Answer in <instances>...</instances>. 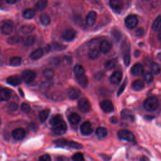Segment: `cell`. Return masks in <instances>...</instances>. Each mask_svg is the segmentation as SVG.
Returning a JSON list of instances; mask_svg holds the SVG:
<instances>
[{
  "instance_id": "cell-1",
  "label": "cell",
  "mask_w": 161,
  "mask_h": 161,
  "mask_svg": "<svg viewBox=\"0 0 161 161\" xmlns=\"http://www.w3.org/2000/svg\"><path fill=\"white\" fill-rule=\"evenodd\" d=\"M53 143L58 147H67L74 149H80L82 148V145L77 142H75L73 141H68L63 138L56 140L53 142Z\"/></svg>"
},
{
  "instance_id": "cell-2",
  "label": "cell",
  "mask_w": 161,
  "mask_h": 161,
  "mask_svg": "<svg viewBox=\"0 0 161 161\" xmlns=\"http://www.w3.org/2000/svg\"><path fill=\"white\" fill-rule=\"evenodd\" d=\"M158 106V101L156 97L151 96L146 99L143 103V107L147 111H153Z\"/></svg>"
},
{
  "instance_id": "cell-3",
  "label": "cell",
  "mask_w": 161,
  "mask_h": 161,
  "mask_svg": "<svg viewBox=\"0 0 161 161\" xmlns=\"http://www.w3.org/2000/svg\"><path fill=\"white\" fill-rule=\"evenodd\" d=\"M117 135L119 138L129 142H133L135 140V137L133 133L128 130H120L118 131Z\"/></svg>"
},
{
  "instance_id": "cell-4",
  "label": "cell",
  "mask_w": 161,
  "mask_h": 161,
  "mask_svg": "<svg viewBox=\"0 0 161 161\" xmlns=\"http://www.w3.org/2000/svg\"><path fill=\"white\" fill-rule=\"evenodd\" d=\"M67 131V125L62 119L60 122L52 126V131L56 135H62Z\"/></svg>"
},
{
  "instance_id": "cell-5",
  "label": "cell",
  "mask_w": 161,
  "mask_h": 161,
  "mask_svg": "<svg viewBox=\"0 0 161 161\" xmlns=\"http://www.w3.org/2000/svg\"><path fill=\"white\" fill-rule=\"evenodd\" d=\"M138 24V18L135 15L130 14L126 17L125 19V25L127 28L131 30L136 27Z\"/></svg>"
},
{
  "instance_id": "cell-6",
  "label": "cell",
  "mask_w": 161,
  "mask_h": 161,
  "mask_svg": "<svg viewBox=\"0 0 161 161\" xmlns=\"http://www.w3.org/2000/svg\"><path fill=\"white\" fill-rule=\"evenodd\" d=\"M36 77L35 72L31 70H25L21 74V78L26 83L31 82Z\"/></svg>"
},
{
  "instance_id": "cell-7",
  "label": "cell",
  "mask_w": 161,
  "mask_h": 161,
  "mask_svg": "<svg viewBox=\"0 0 161 161\" xmlns=\"http://www.w3.org/2000/svg\"><path fill=\"white\" fill-rule=\"evenodd\" d=\"M80 130L83 135L88 136L92 133L93 129L91 123L89 121H85L82 123L80 127Z\"/></svg>"
},
{
  "instance_id": "cell-8",
  "label": "cell",
  "mask_w": 161,
  "mask_h": 161,
  "mask_svg": "<svg viewBox=\"0 0 161 161\" xmlns=\"http://www.w3.org/2000/svg\"><path fill=\"white\" fill-rule=\"evenodd\" d=\"M78 107L82 112L87 113L91 109V104L87 99L81 98L78 101Z\"/></svg>"
},
{
  "instance_id": "cell-9",
  "label": "cell",
  "mask_w": 161,
  "mask_h": 161,
  "mask_svg": "<svg viewBox=\"0 0 161 161\" xmlns=\"http://www.w3.org/2000/svg\"><path fill=\"white\" fill-rule=\"evenodd\" d=\"M100 107L105 113H111L114 110V106L110 100H104L100 103Z\"/></svg>"
},
{
  "instance_id": "cell-10",
  "label": "cell",
  "mask_w": 161,
  "mask_h": 161,
  "mask_svg": "<svg viewBox=\"0 0 161 161\" xmlns=\"http://www.w3.org/2000/svg\"><path fill=\"white\" fill-rule=\"evenodd\" d=\"M12 135L13 138L15 140H21L24 138V137L26 135V131L25 130L22 128H15L13 132H12Z\"/></svg>"
},
{
  "instance_id": "cell-11",
  "label": "cell",
  "mask_w": 161,
  "mask_h": 161,
  "mask_svg": "<svg viewBox=\"0 0 161 161\" xmlns=\"http://www.w3.org/2000/svg\"><path fill=\"white\" fill-rule=\"evenodd\" d=\"M143 72V67L140 63H136L131 68L130 72L134 76H139L142 74Z\"/></svg>"
},
{
  "instance_id": "cell-12",
  "label": "cell",
  "mask_w": 161,
  "mask_h": 161,
  "mask_svg": "<svg viewBox=\"0 0 161 161\" xmlns=\"http://www.w3.org/2000/svg\"><path fill=\"white\" fill-rule=\"evenodd\" d=\"M122 77H123V74L120 71H115L110 76L109 80L111 84L117 85L121 82Z\"/></svg>"
},
{
  "instance_id": "cell-13",
  "label": "cell",
  "mask_w": 161,
  "mask_h": 161,
  "mask_svg": "<svg viewBox=\"0 0 161 161\" xmlns=\"http://www.w3.org/2000/svg\"><path fill=\"white\" fill-rule=\"evenodd\" d=\"M121 117L122 119L126 120L128 121L133 122L135 119V116L133 113L129 109H123L121 112Z\"/></svg>"
},
{
  "instance_id": "cell-14",
  "label": "cell",
  "mask_w": 161,
  "mask_h": 161,
  "mask_svg": "<svg viewBox=\"0 0 161 161\" xmlns=\"http://www.w3.org/2000/svg\"><path fill=\"white\" fill-rule=\"evenodd\" d=\"M109 5L113 11L119 12L123 7V3L121 0H110Z\"/></svg>"
},
{
  "instance_id": "cell-15",
  "label": "cell",
  "mask_w": 161,
  "mask_h": 161,
  "mask_svg": "<svg viewBox=\"0 0 161 161\" xmlns=\"http://www.w3.org/2000/svg\"><path fill=\"white\" fill-rule=\"evenodd\" d=\"M96 17H97V14L95 11H91L89 12L86 16V24L89 26H93L96 22Z\"/></svg>"
},
{
  "instance_id": "cell-16",
  "label": "cell",
  "mask_w": 161,
  "mask_h": 161,
  "mask_svg": "<svg viewBox=\"0 0 161 161\" xmlns=\"http://www.w3.org/2000/svg\"><path fill=\"white\" fill-rule=\"evenodd\" d=\"M76 33L73 29H69L65 30L62 34V38L65 41H72L75 38Z\"/></svg>"
},
{
  "instance_id": "cell-17",
  "label": "cell",
  "mask_w": 161,
  "mask_h": 161,
  "mask_svg": "<svg viewBox=\"0 0 161 161\" xmlns=\"http://www.w3.org/2000/svg\"><path fill=\"white\" fill-rule=\"evenodd\" d=\"M112 48V44L108 40H103L99 46L100 51L103 53H108Z\"/></svg>"
},
{
  "instance_id": "cell-18",
  "label": "cell",
  "mask_w": 161,
  "mask_h": 161,
  "mask_svg": "<svg viewBox=\"0 0 161 161\" xmlns=\"http://www.w3.org/2000/svg\"><path fill=\"white\" fill-rule=\"evenodd\" d=\"M80 91L77 87H70L67 91V96L70 99H75L79 97Z\"/></svg>"
},
{
  "instance_id": "cell-19",
  "label": "cell",
  "mask_w": 161,
  "mask_h": 161,
  "mask_svg": "<svg viewBox=\"0 0 161 161\" xmlns=\"http://www.w3.org/2000/svg\"><path fill=\"white\" fill-rule=\"evenodd\" d=\"M6 82L8 84L13 86H17L19 85L21 82V79L20 77L16 75H11L8 77L6 79Z\"/></svg>"
},
{
  "instance_id": "cell-20",
  "label": "cell",
  "mask_w": 161,
  "mask_h": 161,
  "mask_svg": "<svg viewBox=\"0 0 161 161\" xmlns=\"http://www.w3.org/2000/svg\"><path fill=\"white\" fill-rule=\"evenodd\" d=\"M11 97V92L6 88H2L0 92V99L1 101H8Z\"/></svg>"
},
{
  "instance_id": "cell-21",
  "label": "cell",
  "mask_w": 161,
  "mask_h": 161,
  "mask_svg": "<svg viewBox=\"0 0 161 161\" xmlns=\"http://www.w3.org/2000/svg\"><path fill=\"white\" fill-rule=\"evenodd\" d=\"M43 55V51L42 48H37L35 50H34L31 54H30V58L32 59V60H38L40 59V58L42 57Z\"/></svg>"
},
{
  "instance_id": "cell-22",
  "label": "cell",
  "mask_w": 161,
  "mask_h": 161,
  "mask_svg": "<svg viewBox=\"0 0 161 161\" xmlns=\"http://www.w3.org/2000/svg\"><path fill=\"white\" fill-rule=\"evenodd\" d=\"M68 119H69V122L72 125H77L79 123V121L80 120V116L77 113H72L69 116Z\"/></svg>"
},
{
  "instance_id": "cell-23",
  "label": "cell",
  "mask_w": 161,
  "mask_h": 161,
  "mask_svg": "<svg viewBox=\"0 0 161 161\" xmlns=\"http://www.w3.org/2000/svg\"><path fill=\"white\" fill-rule=\"evenodd\" d=\"M144 87V83L142 80H140V79H137L135 80V81L133 82L132 84H131V88L136 91H141L142 89H143Z\"/></svg>"
},
{
  "instance_id": "cell-24",
  "label": "cell",
  "mask_w": 161,
  "mask_h": 161,
  "mask_svg": "<svg viewBox=\"0 0 161 161\" xmlns=\"http://www.w3.org/2000/svg\"><path fill=\"white\" fill-rule=\"evenodd\" d=\"M13 31V26L11 25L8 23H4L1 26V32L3 34L8 35H10Z\"/></svg>"
},
{
  "instance_id": "cell-25",
  "label": "cell",
  "mask_w": 161,
  "mask_h": 161,
  "mask_svg": "<svg viewBox=\"0 0 161 161\" xmlns=\"http://www.w3.org/2000/svg\"><path fill=\"white\" fill-rule=\"evenodd\" d=\"M35 27L33 25H24L19 28V31L23 34L30 33L35 30Z\"/></svg>"
},
{
  "instance_id": "cell-26",
  "label": "cell",
  "mask_w": 161,
  "mask_h": 161,
  "mask_svg": "<svg viewBox=\"0 0 161 161\" xmlns=\"http://www.w3.org/2000/svg\"><path fill=\"white\" fill-rule=\"evenodd\" d=\"M96 135L99 139H102L107 135V130L103 126L98 127L96 130Z\"/></svg>"
},
{
  "instance_id": "cell-27",
  "label": "cell",
  "mask_w": 161,
  "mask_h": 161,
  "mask_svg": "<svg viewBox=\"0 0 161 161\" xmlns=\"http://www.w3.org/2000/svg\"><path fill=\"white\" fill-rule=\"evenodd\" d=\"M74 72L75 77L81 76V75L85 74L84 67L80 64H76L74 67Z\"/></svg>"
},
{
  "instance_id": "cell-28",
  "label": "cell",
  "mask_w": 161,
  "mask_h": 161,
  "mask_svg": "<svg viewBox=\"0 0 161 161\" xmlns=\"http://www.w3.org/2000/svg\"><path fill=\"white\" fill-rule=\"evenodd\" d=\"M152 28L153 31H158L161 28V14L158 15L153 21Z\"/></svg>"
},
{
  "instance_id": "cell-29",
  "label": "cell",
  "mask_w": 161,
  "mask_h": 161,
  "mask_svg": "<svg viewBox=\"0 0 161 161\" xmlns=\"http://www.w3.org/2000/svg\"><path fill=\"white\" fill-rule=\"evenodd\" d=\"M77 79V83L82 87H86L88 84V79L87 77H86V75H82L81 76L79 77H76Z\"/></svg>"
},
{
  "instance_id": "cell-30",
  "label": "cell",
  "mask_w": 161,
  "mask_h": 161,
  "mask_svg": "<svg viewBox=\"0 0 161 161\" xmlns=\"http://www.w3.org/2000/svg\"><path fill=\"white\" fill-rule=\"evenodd\" d=\"M48 0H38L35 5V8L38 11H43L47 5Z\"/></svg>"
},
{
  "instance_id": "cell-31",
  "label": "cell",
  "mask_w": 161,
  "mask_h": 161,
  "mask_svg": "<svg viewBox=\"0 0 161 161\" xmlns=\"http://www.w3.org/2000/svg\"><path fill=\"white\" fill-rule=\"evenodd\" d=\"M150 69L151 73L153 75H157L160 72V65L157 63H156V62H153V63H152L150 64Z\"/></svg>"
},
{
  "instance_id": "cell-32",
  "label": "cell",
  "mask_w": 161,
  "mask_h": 161,
  "mask_svg": "<svg viewBox=\"0 0 161 161\" xmlns=\"http://www.w3.org/2000/svg\"><path fill=\"white\" fill-rule=\"evenodd\" d=\"M35 11L33 9H26L23 13V16L25 19H31L34 17Z\"/></svg>"
},
{
  "instance_id": "cell-33",
  "label": "cell",
  "mask_w": 161,
  "mask_h": 161,
  "mask_svg": "<svg viewBox=\"0 0 161 161\" xmlns=\"http://www.w3.org/2000/svg\"><path fill=\"white\" fill-rule=\"evenodd\" d=\"M50 113V109H44L39 113V119L41 121V122H44L47 119L48 115Z\"/></svg>"
},
{
  "instance_id": "cell-34",
  "label": "cell",
  "mask_w": 161,
  "mask_h": 161,
  "mask_svg": "<svg viewBox=\"0 0 161 161\" xmlns=\"http://www.w3.org/2000/svg\"><path fill=\"white\" fill-rule=\"evenodd\" d=\"M116 63H117V60L116 58H112V59L108 60L104 63V67L107 70L112 69L115 67V65H116Z\"/></svg>"
},
{
  "instance_id": "cell-35",
  "label": "cell",
  "mask_w": 161,
  "mask_h": 161,
  "mask_svg": "<svg viewBox=\"0 0 161 161\" xmlns=\"http://www.w3.org/2000/svg\"><path fill=\"white\" fill-rule=\"evenodd\" d=\"M40 20L41 23L44 26H47L50 23V18L47 14H42L40 16Z\"/></svg>"
},
{
  "instance_id": "cell-36",
  "label": "cell",
  "mask_w": 161,
  "mask_h": 161,
  "mask_svg": "<svg viewBox=\"0 0 161 161\" xmlns=\"http://www.w3.org/2000/svg\"><path fill=\"white\" fill-rule=\"evenodd\" d=\"M51 99L55 101H60L64 99V94L61 91H54L51 94Z\"/></svg>"
},
{
  "instance_id": "cell-37",
  "label": "cell",
  "mask_w": 161,
  "mask_h": 161,
  "mask_svg": "<svg viewBox=\"0 0 161 161\" xmlns=\"http://www.w3.org/2000/svg\"><path fill=\"white\" fill-rule=\"evenodd\" d=\"M35 40V38L33 35H29L23 40V44L26 47H30L31 46Z\"/></svg>"
},
{
  "instance_id": "cell-38",
  "label": "cell",
  "mask_w": 161,
  "mask_h": 161,
  "mask_svg": "<svg viewBox=\"0 0 161 161\" xmlns=\"http://www.w3.org/2000/svg\"><path fill=\"white\" fill-rule=\"evenodd\" d=\"M99 55V51L96 48H93L91 49L88 53L89 58L91 59H92V60L97 58Z\"/></svg>"
},
{
  "instance_id": "cell-39",
  "label": "cell",
  "mask_w": 161,
  "mask_h": 161,
  "mask_svg": "<svg viewBox=\"0 0 161 161\" xmlns=\"http://www.w3.org/2000/svg\"><path fill=\"white\" fill-rule=\"evenodd\" d=\"M43 75L47 79H51L54 75V71L49 68L45 69L43 71Z\"/></svg>"
},
{
  "instance_id": "cell-40",
  "label": "cell",
  "mask_w": 161,
  "mask_h": 161,
  "mask_svg": "<svg viewBox=\"0 0 161 161\" xmlns=\"http://www.w3.org/2000/svg\"><path fill=\"white\" fill-rule=\"evenodd\" d=\"M62 116H61L60 114H57L53 115V116L50 118L49 123H50V124L51 125L53 126V125L57 124V123L60 122V121H62Z\"/></svg>"
},
{
  "instance_id": "cell-41",
  "label": "cell",
  "mask_w": 161,
  "mask_h": 161,
  "mask_svg": "<svg viewBox=\"0 0 161 161\" xmlns=\"http://www.w3.org/2000/svg\"><path fill=\"white\" fill-rule=\"evenodd\" d=\"M9 63L12 66H19L21 63V59L19 57H13L10 58Z\"/></svg>"
},
{
  "instance_id": "cell-42",
  "label": "cell",
  "mask_w": 161,
  "mask_h": 161,
  "mask_svg": "<svg viewBox=\"0 0 161 161\" xmlns=\"http://www.w3.org/2000/svg\"><path fill=\"white\" fill-rule=\"evenodd\" d=\"M21 40V38L18 35H14L10 36L8 38V43L9 44H16Z\"/></svg>"
},
{
  "instance_id": "cell-43",
  "label": "cell",
  "mask_w": 161,
  "mask_h": 161,
  "mask_svg": "<svg viewBox=\"0 0 161 161\" xmlns=\"http://www.w3.org/2000/svg\"><path fill=\"white\" fill-rule=\"evenodd\" d=\"M52 47L53 50L57 51H62L67 48V46L63 44H60L57 42H53L52 45Z\"/></svg>"
},
{
  "instance_id": "cell-44",
  "label": "cell",
  "mask_w": 161,
  "mask_h": 161,
  "mask_svg": "<svg viewBox=\"0 0 161 161\" xmlns=\"http://www.w3.org/2000/svg\"><path fill=\"white\" fill-rule=\"evenodd\" d=\"M143 79L146 83H147V84L151 83L153 80V74L152 73H149V72L146 73L143 76Z\"/></svg>"
},
{
  "instance_id": "cell-45",
  "label": "cell",
  "mask_w": 161,
  "mask_h": 161,
  "mask_svg": "<svg viewBox=\"0 0 161 161\" xmlns=\"http://www.w3.org/2000/svg\"><path fill=\"white\" fill-rule=\"evenodd\" d=\"M112 35H113L114 39L115 40V41H116V42H118L120 40L121 36V33H120V31L118 29L113 30V31H112Z\"/></svg>"
},
{
  "instance_id": "cell-46",
  "label": "cell",
  "mask_w": 161,
  "mask_h": 161,
  "mask_svg": "<svg viewBox=\"0 0 161 161\" xmlns=\"http://www.w3.org/2000/svg\"><path fill=\"white\" fill-rule=\"evenodd\" d=\"M72 159L74 160H75V161H82V160H84L83 154L80 152H77V153H75V154H74L72 157Z\"/></svg>"
},
{
  "instance_id": "cell-47",
  "label": "cell",
  "mask_w": 161,
  "mask_h": 161,
  "mask_svg": "<svg viewBox=\"0 0 161 161\" xmlns=\"http://www.w3.org/2000/svg\"><path fill=\"white\" fill-rule=\"evenodd\" d=\"M123 60H124L125 65L126 66H128L130 63V54L129 50L127 51V52L125 53L123 57Z\"/></svg>"
},
{
  "instance_id": "cell-48",
  "label": "cell",
  "mask_w": 161,
  "mask_h": 161,
  "mask_svg": "<svg viewBox=\"0 0 161 161\" xmlns=\"http://www.w3.org/2000/svg\"><path fill=\"white\" fill-rule=\"evenodd\" d=\"M21 109L25 113H28L30 111V106L27 103H23L21 105Z\"/></svg>"
},
{
  "instance_id": "cell-49",
  "label": "cell",
  "mask_w": 161,
  "mask_h": 161,
  "mask_svg": "<svg viewBox=\"0 0 161 161\" xmlns=\"http://www.w3.org/2000/svg\"><path fill=\"white\" fill-rule=\"evenodd\" d=\"M8 109L10 111H16L18 109V105L15 103H11L8 105Z\"/></svg>"
},
{
  "instance_id": "cell-50",
  "label": "cell",
  "mask_w": 161,
  "mask_h": 161,
  "mask_svg": "<svg viewBox=\"0 0 161 161\" xmlns=\"http://www.w3.org/2000/svg\"><path fill=\"white\" fill-rule=\"evenodd\" d=\"M126 83H127V81L125 79V80L124 81V82L122 84V85L121 86V87H119V89H118V93H117V95L118 96H119L120 94H121L123 93V92L124 91L125 87H126Z\"/></svg>"
},
{
  "instance_id": "cell-51",
  "label": "cell",
  "mask_w": 161,
  "mask_h": 161,
  "mask_svg": "<svg viewBox=\"0 0 161 161\" xmlns=\"http://www.w3.org/2000/svg\"><path fill=\"white\" fill-rule=\"evenodd\" d=\"M144 33V30L142 28H138L135 30V35L136 36L140 37L142 36Z\"/></svg>"
},
{
  "instance_id": "cell-52",
  "label": "cell",
  "mask_w": 161,
  "mask_h": 161,
  "mask_svg": "<svg viewBox=\"0 0 161 161\" xmlns=\"http://www.w3.org/2000/svg\"><path fill=\"white\" fill-rule=\"evenodd\" d=\"M39 160L40 161H50L51 160V157L48 154H45L42 155L39 158Z\"/></svg>"
},
{
  "instance_id": "cell-53",
  "label": "cell",
  "mask_w": 161,
  "mask_h": 161,
  "mask_svg": "<svg viewBox=\"0 0 161 161\" xmlns=\"http://www.w3.org/2000/svg\"><path fill=\"white\" fill-rule=\"evenodd\" d=\"M104 77V74L101 72H99L97 73H96L94 75V77L96 79H98V80H100L103 77Z\"/></svg>"
},
{
  "instance_id": "cell-54",
  "label": "cell",
  "mask_w": 161,
  "mask_h": 161,
  "mask_svg": "<svg viewBox=\"0 0 161 161\" xmlns=\"http://www.w3.org/2000/svg\"><path fill=\"white\" fill-rule=\"evenodd\" d=\"M52 62H53V64L54 65H58L60 63V59L58 58H54L53 60H52Z\"/></svg>"
},
{
  "instance_id": "cell-55",
  "label": "cell",
  "mask_w": 161,
  "mask_h": 161,
  "mask_svg": "<svg viewBox=\"0 0 161 161\" xmlns=\"http://www.w3.org/2000/svg\"><path fill=\"white\" fill-rule=\"evenodd\" d=\"M19 0H5L6 3L8 4H14L17 3Z\"/></svg>"
},
{
  "instance_id": "cell-56",
  "label": "cell",
  "mask_w": 161,
  "mask_h": 161,
  "mask_svg": "<svg viewBox=\"0 0 161 161\" xmlns=\"http://www.w3.org/2000/svg\"><path fill=\"white\" fill-rule=\"evenodd\" d=\"M110 122H111L112 123H116L118 122V118L115 116H112L110 118Z\"/></svg>"
},
{
  "instance_id": "cell-57",
  "label": "cell",
  "mask_w": 161,
  "mask_h": 161,
  "mask_svg": "<svg viewBox=\"0 0 161 161\" xmlns=\"http://www.w3.org/2000/svg\"><path fill=\"white\" fill-rule=\"evenodd\" d=\"M158 39L161 41V30L159 31V33H158Z\"/></svg>"
},
{
  "instance_id": "cell-58",
  "label": "cell",
  "mask_w": 161,
  "mask_h": 161,
  "mask_svg": "<svg viewBox=\"0 0 161 161\" xmlns=\"http://www.w3.org/2000/svg\"><path fill=\"white\" fill-rule=\"evenodd\" d=\"M19 94H21V96H22V97H23V91H22V90L21 89H19Z\"/></svg>"
}]
</instances>
